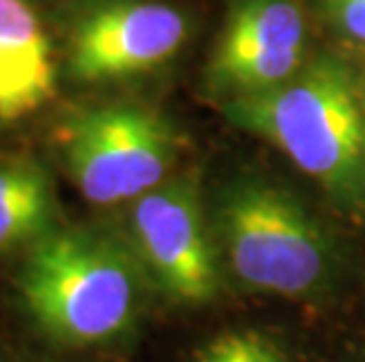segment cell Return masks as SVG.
Instances as JSON below:
<instances>
[{"mask_svg": "<svg viewBox=\"0 0 365 362\" xmlns=\"http://www.w3.org/2000/svg\"><path fill=\"white\" fill-rule=\"evenodd\" d=\"M189 41V19L160 0H92L66 33L76 82H118L168 64Z\"/></svg>", "mask_w": 365, "mask_h": 362, "instance_id": "8992f818", "label": "cell"}, {"mask_svg": "<svg viewBox=\"0 0 365 362\" xmlns=\"http://www.w3.org/2000/svg\"><path fill=\"white\" fill-rule=\"evenodd\" d=\"M222 113L276 146L349 212H365V113L359 73L335 52H318L290 80L229 99Z\"/></svg>", "mask_w": 365, "mask_h": 362, "instance_id": "7a4b0ae2", "label": "cell"}, {"mask_svg": "<svg viewBox=\"0 0 365 362\" xmlns=\"http://www.w3.org/2000/svg\"><path fill=\"white\" fill-rule=\"evenodd\" d=\"M128 243L170 302L205 306L220 294V257L193 176L165 179L132 203Z\"/></svg>", "mask_w": 365, "mask_h": 362, "instance_id": "5b68a950", "label": "cell"}, {"mask_svg": "<svg viewBox=\"0 0 365 362\" xmlns=\"http://www.w3.org/2000/svg\"><path fill=\"white\" fill-rule=\"evenodd\" d=\"M215 230L224 259L247 287L307 297L321 287L335 247L304 203L262 176H236L215 200Z\"/></svg>", "mask_w": 365, "mask_h": 362, "instance_id": "3957f363", "label": "cell"}, {"mask_svg": "<svg viewBox=\"0 0 365 362\" xmlns=\"http://www.w3.org/2000/svg\"><path fill=\"white\" fill-rule=\"evenodd\" d=\"M316 5L335 33L365 50V0H316Z\"/></svg>", "mask_w": 365, "mask_h": 362, "instance_id": "8fae6325", "label": "cell"}, {"mask_svg": "<svg viewBox=\"0 0 365 362\" xmlns=\"http://www.w3.org/2000/svg\"><path fill=\"white\" fill-rule=\"evenodd\" d=\"M128 240L85 226L57 228L26 247L12 287L31 327L61 348H102L135 332L149 289Z\"/></svg>", "mask_w": 365, "mask_h": 362, "instance_id": "6da1fadb", "label": "cell"}, {"mask_svg": "<svg viewBox=\"0 0 365 362\" xmlns=\"http://www.w3.org/2000/svg\"><path fill=\"white\" fill-rule=\"evenodd\" d=\"M0 362H31L26 358H17V356H10V353H0Z\"/></svg>", "mask_w": 365, "mask_h": 362, "instance_id": "7c38bea8", "label": "cell"}, {"mask_svg": "<svg viewBox=\"0 0 365 362\" xmlns=\"http://www.w3.org/2000/svg\"><path fill=\"white\" fill-rule=\"evenodd\" d=\"M307 61L302 0H231L203 80L210 97H252L290 80Z\"/></svg>", "mask_w": 365, "mask_h": 362, "instance_id": "52a82bcc", "label": "cell"}, {"mask_svg": "<svg viewBox=\"0 0 365 362\" xmlns=\"http://www.w3.org/2000/svg\"><path fill=\"white\" fill-rule=\"evenodd\" d=\"M193 362H287L274 339L255 329H231L203 344Z\"/></svg>", "mask_w": 365, "mask_h": 362, "instance_id": "30bf717a", "label": "cell"}, {"mask_svg": "<svg viewBox=\"0 0 365 362\" xmlns=\"http://www.w3.org/2000/svg\"><path fill=\"white\" fill-rule=\"evenodd\" d=\"M68 179L88 203L111 207L160 186L180 153V134L151 106L115 102L76 109L57 127Z\"/></svg>", "mask_w": 365, "mask_h": 362, "instance_id": "277c9868", "label": "cell"}, {"mask_svg": "<svg viewBox=\"0 0 365 362\" xmlns=\"http://www.w3.org/2000/svg\"><path fill=\"white\" fill-rule=\"evenodd\" d=\"M363 113H365V87H363Z\"/></svg>", "mask_w": 365, "mask_h": 362, "instance_id": "4fadbf2b", "label": "cell"}, {"mask_svg": "<svg viewBox=\"0 0 365 362\" xmlns=\"http://www.w3.org/2000/svg\"><path fill=\"white\" fill-rule=\"evenodd\" d=\"M54 228V191L31 158L0 160V254L31 247Z\"/></svg>", "mask_w": 365, "mask_h": 362, "instance_id": "9c48e42d", "label": "cell"}, {"mask_svg": "<svg viewBox=\"0 0 365 362\" xmlns=\"http://www.w3.org/2000/svg\"><path fill=\"white\" fill-rule=\"evenodd\" d=\"M54 90L57 66L41 14L29 0H0V125L38 111Z\"/></svg>", "mask_w": 365, "mask_h": 362, "instance_id": "ba28073f", "label": "cell"}]
</instances>
